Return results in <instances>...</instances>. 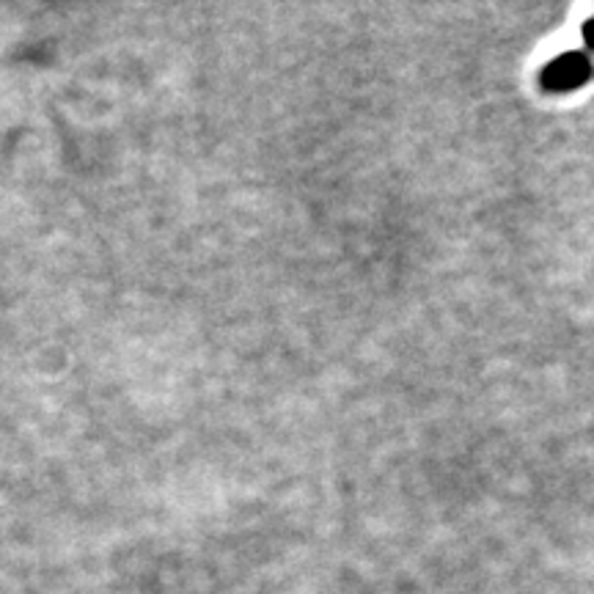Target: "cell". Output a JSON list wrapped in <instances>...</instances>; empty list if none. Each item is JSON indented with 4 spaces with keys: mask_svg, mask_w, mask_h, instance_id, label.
<instances>
[{
    "mask_svg": "<svg viewBox=\"0 0 594 594\" xmlns=\"http://www.w3.org/2000/svg\"><path fill=\"white\" fill-rule=\"evenodd\" d=\"M592 74V63L584 53H564L542 72V83L551 91H573L584 85Z\"/></svg>",
    "mask_w": 594,
    "mask_h": 594,
    "instance_id": "6da1fadb",
    "label": "cell"
},
{
    "mask_svg": "<svg viewBox=\"0 0 594 594\" xmlns=\"http://www.w3.org/2000/svg\"><path fill=\"white\" fill-rule=\"evenodd\" d=\"M584 42H586V48L594 50V17L592 20H586V26H584Z\"/></svg>",
    "mask_w": 594,
    "mask_h": 594,
    "instance_id": "7a4b0ae2",
    "label": "cell"
}]
</instances>
